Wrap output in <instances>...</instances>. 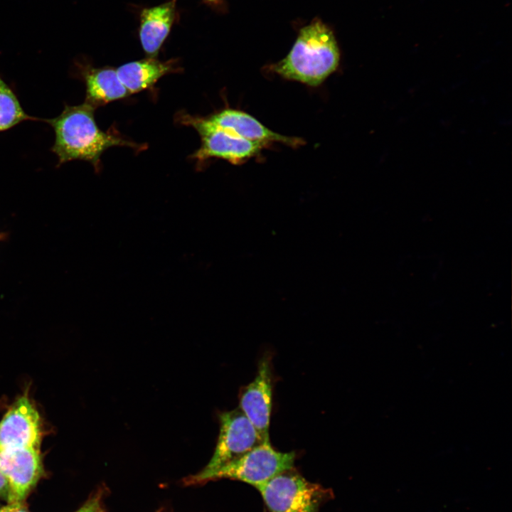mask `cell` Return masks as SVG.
<instances>
[{"mask_svg":"<svg viewBox=\"0 0 512 512\" xmlns=\"http://www.w3.org/2000/svg\"><path fill=\"white\" fill-rule=\"evenodd\" d=\"M95 109L85 102L75 106L65 105L60 115L44 120L55 132L51 151L58 156V166L72 160H83L90 162L98 171L101 155L112 146H129L136 150L144 149L143 145L129 141L114 132L101 130L95 119Z\"/></svg>","mask_w":512,"mask_h":512,"instance_id":"obj_1","label":"cell"},{"mask_svg":"<svg viewBox=\"0 0 512 512\" xmlns=\"http://www.w3.org/2000/svg\"><path fill=\"white\" fill-rule=\"evenodd\" d=\"M340 50L332 31L320 20L303 27L289 53L271 69L309 86L321 85L338 68Z\"/></svg>","mask_w":512,"mask_h":512,"instance_id":"obj_2","label":"cell"},{"mask_svg":"<svg viewBox=\"0 0 512 512\" xmlns=\"http://www.w3.org/2000/svg\"><path fill=\"white\" fill-rule=\"evenodd\" d=\"M219 421L220 432L212 458L200 472L186 478V484L209 481L216 471L263 443L252 423L239 408L220 413Z\"/></svg>","mask_w":512,"mask_h":512,"instance_id":"obj_3","label":"cell"},{"mask_svg":"<svg viewBox=\"0 0 512 512\" xmlns=\"http://www.w3.org/2000/svg\"><path fill=\"white\" fill-rule=\"evenodd\" d=\"M270 512H319L332 496L329 489L306 480L292 469L256 488Z\"/></svg>","mask_w":512,"mask_h":512,"instance_id":"obj_4","label":"cell"},{"mask_svg":"<svg viewBox=\"0 0 512 512\" xmlns=\"http://www.w3.org/2000/svg\"><path fill=\"white\" fill-rule=\"evenodd\" d=\"M295 457L294 452H279L274 449L270 442H263L216 471L209 481L230 479L247 483L257 488L275 476L292 469Z\"/></svg>","mask_w":512,"mask_h":512,"instance_id":"obj_5","label":"cell"},{"mask_svg":"<svg viewBox=\"0 0 512 512\" xmlns=\"http://www.w3.org/2000/svg\"><path fill=\"white\" fill-rule=\"evenodd\" d=\"M179 119L182 124L193 127L201 137V146L192 155L198 162L216 157L237 164L256 156L267 146L228 133L206 117L181 114Z\"/></svg>","mask_w":512,"mask_h":512,"instance_id":"obj_6","label":"cell"},{"mask_svg":"<svg viewBox=\"0 0 512 512\" xmlns=\"http://www.w3.org/2000/svg\"><path fill=\"white\" fill-rule=\"evenodd\" d=\"M42 434L40 414L26 394L13 403L0 421V449L40 447Z\"/></svg>","mask_w":512,"mask_h":512,"instance_id":"obj_7","label":"cell"},{"mask_svg":"<svg viewBox=\"0 0 512 512\" xmlns=\"http://www.w3.org/2000/svg\"><path fill=\"white\" fill-rule=\"evenodd\" d=\"M272 404V373L268 356L260 359L256 376L241 393L239 409L256 430L263 442H270Z\"/></svg>","mask_w":512,"mask_h":512,"instance_id":"obj_8","label":"cell"},{"mask_svg":"<svg viewBox=\"0 0 512 512\" xmlns=\"http://www.w3.org/2000/svg\"><path fill=\"white\" fill-rule=\"evenodd\" d=\"M39 448L0 449V470L8 481L15 502L26 497L43 473Z\"/></svg>","mask_w":512,"mask_h":512,"instance_id":"obj_9","label":"cell"},{"mask_svg":"<svg viewBox=\"0 0 512 512\" xmlns=\"http://www.w3.org/2000/svg\"><path fill=\"white\" fill-rule=\"evenodd\" d=\"M206 118L211 124L228 133L267 145L269 143L281 142L296 146L303 142L299 138L289 137L273 132L241 110L226 108Z\"/></svg>","mask_w":512,"mask_h":512,"instance_id":"obj_10","label":"cell"},{"mask_svg":"<svg viewBox=\"0 0 512 512\" xmlns=\"http://www.w3.org/2000/svg\"><path fill=\"white\" fill-rule=\"evenodd\" d=\"M176 0L144 8L139 16V38L148 57L156 58L177 18Z\"/></svg>","mask_w":512,"mask_h":512,"instance_id":"obj_11","label":"cell"},{"mask_svg":"<svg viewBox=\"0 0 512 512\" xmlns=\"http://www.w3.org/2000/svg\"><path fill=\"white\" fill-rule=\"evenodd\" d=\"M77 65L86 87L85 102L95 108L130 95L119 79L116 69L94 68L80 63Z\"/></svg>","mask_w":512,"mask_h":512,"instance_id":"obj_12","label":"cell"},{"mask_svg":"<svg viewBox=\"0 0 512 512\" xmlns=\"http://www.w3.org/2000/svg\"><path fill=\"white\" fill-rule=\"evenodd\" d=\"M176 60L161 61L156 58L132 61L116 69L119 79L129 94L153 86L164 75L176 70Z\"/></svg>","mask_w":512,"mask_h":512,"instance_id":"obj_13","label":"cell"},{"mask_svg":"<svg viewBox=\"0 0 512 512\" xmlns=\"http://www.w3.org/2000/svg\"><path fill=\"white\" fill-rule=\"evenodd\" d=\"M37 119L24 112L15 92L0 75V132L23 121Z\"/></svg>","mask_w":512,"mask_h":512,"instance_id":"obj_14","label":"cell"},{"mask_svg":"<svg viewBox=\"0 0 512 512\" xmlns=\"http://www.w3.org/2000/svg\"><path fill=\"white\" fill-rule=\"evenodd\" d=\"M102 494L101 491L96 493L91 496L86 503L75 512H99L101 508V500Z\"/></svg>","mask_w":512,"mask_h":512,"instance_id":"obj_15","label":"cell"},{"mask_svg":"<svg viewBox=\"0 0 512 512\" xmlns=\"http://www.w3.org/2000/svg\"><path fill=\"white\" fill-rule=\"evenodd\" d=\"M0 497L9 503H14V496L8 481L0 470Z\"/></svg>","mask_w":512,"mask_h":512,"instance_id":"obj_16","label":"cell"},{"mask_svg":"<svg viewBox=\"0 0 512 512\" xmlns=\"http://www.w3.org/2000/svg\"><path fill=\"white\" fill-rule=\"evenodd\" d=\"M21 505L19 502L10 503L9 505L0 509V512H16Z\"/></svg>","mask_w":512,"mask_h":512,"instance_id":"obj_17","label":"cell"},{"mask_svg":"<svg viewBox=\"0 0 512 512\" xmlns=\"http://www.w3.org/2000/svg\"><path fill=\"white\" fill-rule=\"evenodd\" d=\"M203 1L207 4H212V5H215L221 1V0H203Z\"/></svg>","mask_w":512,"mask_h":512,"instance_id":"obj_18","label":"cell"},{"mask_svg":"<svg viewBox=\"0 0 512 512\" xmlns=\"http://www.w3.org/2000/svg\"><path fill=\"white\" fill-rule=\"evenodd\" d=\"M16 512H27L25 509L21 508V506L16 510Z\"/></svg>","mask_w":512,"mask_h":512,"instance_id":"obj_19","label":"cell"},{"mask_svg":"<svg viewBox=\"0 0 512 512\" xmlns=\"http://www.w3.org/2000/svg\"><path fill=\"white\" fill-rule=\"evenodd\" d=\"M3 238V235L0 234V240Z\"/></svg>","mask_w":512,"mask_h":512,"instance_id":"obj_20","label":"cell"},{"mask_svg":"<svg viewBox=\"0 0 512 512\" xmlns=\"http://www.w3.org/2000/svg\"><path fill=\"white\" fill-rule=\"evenodd\" d=\"M99 512H102V510H101V511H100Z\"/></svg>","mask_w":512,"mask_h":512,"instance_id":"obj_21","label":"cell"}]
</instances>
